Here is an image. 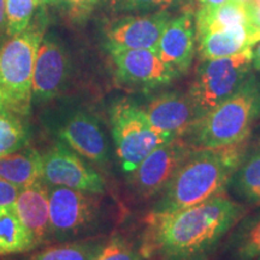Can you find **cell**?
Masks as SVG:
<instances>
[{
  "label": "cell",
  "instance_id": "obj_21",
  "mask_svg": "<svg viewBox=\"0 0 260 260\" xmlns=\"http://www.w3.org/2000/svg\"><path fill=\"white\" fill-rule=\"evenodd\" d=\"M233 190L248 204H260V149L246 154L230 182Z\"/></svg>",
  "mask_w": 260,
  "mask_h": 260
},
{
  "label": "cell",
  "instance_id": "obj_16",
  "mask_svg": "<svg viewBox=\"0 0 260 260\" xmlns=\"http://www.w3.org/2000/svg\"><path fill=\"white\" fill-rule=\"evenodd\" d=\"M14 207L19 219L34 240L35 247L50 237V186L40 180L23 188Z\"/></svg>",
  "mask_w": 260,
  "mask_h": 260
},
{
  "label": "cell",
  "instance_id": "obj_31",
  "mask_svg": "<svg viewBox=\"0 0 260 260\" xmlns=\"http://www.w3.org/2000/svg\"><path fill=\"white\" fill-rule=\"evenodd\" d=\"M195 2L198 5L197 9H212L225 4L229 0H195Z\"/></svg>",
  "mask_w": 260,
  "mask_h": 260
},
{
  "label": "cell",
  "instance_id": "obj_2",
  "mask_svg": "<svg viewBox=\"0 0 260 260\" xmlns=\"http://www.w3.org/2000/svg\"><path fill=\"white\" fill-rule=\"evenodd\" d=\"M246 154V141L223 147L194 148L159 195L151 212H175L224 194Z\"/></svg>",
  "mask_w": 260,
  "mask_h": 260
},
{
  "label": "cell",
  "instance_id": "obj_1",
  "mask_svg": "<svg viewBox=\"0 0 260 260\" xmlns=\"http://www.w3.org/2000/svg\"><path fill=\"white\" fill-rule=\"evenodd\" d=\"M245 213L225 193L175 212H151L140 252L152 260H210Z\"/></svg>",
  "mask_w": 260,
  "mask_h": 260
},
{
  "label": "cell",
  "instance_id": "obj_34",
  "mask_svg": "<svg viewBox=\"0 0 260 260\" xmlns=\"http://www.w3.org/2000/svg\"><path fill=\"white\" fill-rule=\"evenodd\" d=\"M41 5H51V4H57V3H60L61 0H40Z\"/></svg>",
  "mask_w": 260,
  "mask_h": 260
},
{
  "label": "cell",
  "instance_id": "obj_4",
  "mask_svg": "<svg viewBox=\"0 0 260 260\" xmlns=\"http://www.w3.org/2000/svg\"><path fill=\"white\" fill-rule=\"evenodd\" d=\"M44 37L45 25L37 22L0 47V89L5 109L17 116L30 110L35 60Z\"/></svg>",
  "mask_w": 260,
  "mask_h": 260
},
{
  "label": "cell",
  "instance_id": "obj_30",
  "mask_svg": "<svg viewBox=\"0 0 260 260\" xmlns=\"http://www.w3.org/2000/svg\"><path fill=\"white\" fill-rule=\"evenodd\" d=\"M247 9H248L251 24L260 30V0H252L247 4Z\"/></svg>",
  "mask_w": 260,
  "mask_h": 260
},
{
  "label": "cell",
  "instance_id": "obj_27",
  "mask_svg": "<svg viewBox=\"0 0 260 260\" xmlns=\"http://www.w3.org/2000/svg\"><path fill=\"white\" fill-rule=\"evenodd\" d=\"M140 249H136L134 246L121 236H113L100 251L94 260H142Z\"/></svg>",
  "mask_w": 260,
  "mask_h": 260
},
{
  "label": "cell",
  "instance_id": "obj_22",
  "mask_svg": "<svg viewBox=\"0 0 260 260\" xmlns=\"http://www.w3.org/2000/svg\"><path fill=\"white\" fill-rule=\"evenodd\" d=\"M228 247L236 260H255L260 256V216L240 220L234 230Z\"/></svg>",
  "mask_w": 260,
  "mask_h": 260
},
{
  "label": "cell",
  "instance_id": "obj_7",
  "mask_svg": "<svg viewBox=\"0 0 260 260\" xmlns=\"http://www.w3.org/2000/svg\"><path fill=\"white\" fill-rule=\"evenodd\" d=\"M46 125L68 147L93 164L105 168L111 158L103 124L93 113L79 107H60L48 113Z\"/></svg>",
  "mask_w": 260,
  "mask_h": 260
},
{
  "label": "cell",
  "instance_id": "obj_12",
  "mask_svg": "<svg viewBox=\"0 0 260 260\" xmlns=\"http://www.w3.org/2000/svg\"><path fill=\"white\" fill-rule=\"evenodd\" d=\"M115 65L116 75L122 83L140 88H157L169 84L180 76L152 50H107Z\"/></svg>",
  "mask_w": 260,
  "mask_h": 260
},
{
  "label": "cell",
  "instance_id": "obj_26",
  "mask_svg": "<svg viewBox=\"0 0 260 260\" xmlns=\"http://www.w3.org/2000/svg\"><path fill=\"white\" fill-rule=\"evenodd\" d=\"M40 6V0H5L8 37H15L24 31L31 24L35 11Z\"/></svg>",
  "mask_w": 260,
  "mask_h": 260
},
{
  "label": "cell",
  "instance_id": "obj_3",
  "mask_svg": "<svg viewBox=\"0 0 260 260\" xmlns=\"http://www.w3.org/2000/svg\"><path fill=\"white\" fill-rule=\"evenodd\" d=\"M259 118L260 81L252 74L235 94L205 113L182 138L193 148L241 144Z\"/></svg>",
  "mask_w": 260,
  "mask_h": 260
},
{
  "label": "cell",
  "instance_id": "obj_14",
  "mask_svg": "<svg viewBox=\"0 0 260 260\" xmlns=\"http://www.w3.org/2000/svg\"><path fill=\"white\" fill-rule=\"evenodd\" d=\"M142 109L153 128L172 139L182 138L201 117L188 92L177 90L152 98Z\"/></svg>",
  "mask_w": 260,
  "mask_h": 260
},
{
  "label": "cell",
  "instance_id": "obj_32",
  "mask_svg": "<svg viewBox=\"0 0 260 260\" xmlns=\"http://www.w3.org/2000/svg\"><path fill=\"white\" fill-rule=\"evenodd\" d=\"M3 37H8V30H6L5 0H0V39Z\"/></svg>",
  "mask_w": 260,
  "mask_h": 260
},
{
  "label": "cell",
  "instance_id": "obj_19",
  "mask_svg": "<svg viewBox=\"0 0 260 260\" xmlns=\"http://www.w3.org/2000/svg\"><path fill=\"white\" fill-rule=\"evenodd\" d=\"M197 35L217 29L233 28L237 25H252L247 4L229 2L212 9H197L194 11Z\"/></svg>",
  "mask_w": 260,
  "mask_h": 260
},
{
  "label": "cell",
  "instance_id": "obj_11",
  "mask_svg": "<svg viewBox=\"0 0 260 260\" xmlns=\"http://www.w3.org/2000/svg\"><path fill=\"white\" fill-rule=\"evenodd\" d=\"M71 60L64 45L53 35H45L35 60L32 76L34 104H46L67 88Z\"/></svg>",
  "mask_w": 260,
  "mask_h": 260
},
{
  "label": "cell",
  "instance_id": "obj_38",
  "mask_svg": "<svg viewBox=\"0 0 260 260\" xmlns=\"http://www.w3.org/2000/svg\"><path fill=\"white\" fill-rule=\"evenodd\" d=\"M256 260H260V256H259V258H258V259H256Z\"/></svg>",
  "mask_w": 260,
  "mask_h": 260
},
{
  "label": "cell",
  "instance_id": "obj_23",
  "mask_svg": "<svg viewBox=\"0 0 260 260\" xmlns=\"http://www.w3.org/2000/svg\"><path fill=\"white\" fill-rule=\"evenodd\" d=\"M106 9L115 16L146 15L161 11L194 9L193 0H106Z\"/></svg>",
  "mask_w": 260,
  "mask_h": 260
},
{
  "label": "cell",
  "instance_id": "obj_37",
  "mask_svg": "<svg viewBox=\"0 0 260 260\" xmlns=\"http://www.w3.org/2000/svg\"><path fill=\"white\" fill-rule=\"evenodd\" d=\"M255 148L256 149H260V136L258 138V140H256V144H255Z\"/></svg>",
  "mask_w": 260,
  "mask_h": 260
},
{
  "label": "cell",
  "instance_id": "obj_28",
  "mask_svg": "<svg viewBox=\"0 0 260 260\" xmlns=\"http://www.w3.org/2000/svg\"><path fill=\"white\" fill-rule=\"evenodd\" d=\"M102 0H61L67 14L75 23H82L89 17Z\"/></svg>",
  "mask_w": 260,
  "mask_h": 260
},
{
  "label": "cell",
  "instance_id": "obj_6",
  "mask_svg": "<svg viewBox=\"0 0 260 260\" xmlns=\"http://www.w3.org/2000/svg\"><path fill=\"white\" fill-rule=\"evenodd\" d=\"M252 56L253 48L233 57L200 61L188 94L201 117L241 88L252 75Z\"/></svg>",
  "mask_w": 260,
  "mask_h": 260
},
{
  "label": "cell",
  "instance_id": "obj_9",
  "mask_svg": "<svg viewBox=\"0 0 260 260\" xmlns=\"http://www.w3.org/2000/svg\"><path fill=\"white\" fill-rule=\"evenodd\" d=\"M193 149L183 138L161 144L130 172L129 184L142 199L159 197Z\"/></svg>",
  "mask_w": 260,
  "mask_h": 260
},
{
  "label": "cell",
  "instance_id": "obj_25",
  "mask_svg": "<svg viewBox=\"0 0 260 260\" xmlns=\"http://www.w3.org/2000/svg\"><path fill=\"white\" fill-rule=\"evenodd\" d=\"M29 129L17 115L0 111V157L27 146Z\"/></svg>",
  "mask_w": 260,
  "mask_h": 260
},
{
  "label": "cell",
  "instance_id": "obj_33",
  "mask_svg": "<svg viewBox=\"0 0 260 260\" xmlns=\"http://www.w3.org/2000/svg\"><path fill=\"white\" fill-rule=\"evenodd\" d=\"M252 67L253 70L260 71V41L253 47V56H252Z\"/></svg>",
  "mask_w": 260,
  "mask_h": 260
},
{
  "label": "cell",
  "instance_id": "obj_29",
  "mask_svg": "<svg viewBox=\"0 0 260 260\" xmlns=\"http://www.w3.org/2000/svg\"><path fill=\"white\" fill-rule=\"evenodd\" d=\"M22 188L0 177V205H14Z\"/></svg>",
  "mask_w": 260,
  "mask_h": 260
},
{
  "label": "cell",
  "instance_id": "obj_35",
  "mask_svg": "<svg viewBox=\"0 0 260 260\" xmlns=\"http://www.w3.org/2000/svg\"><path fill=\"white\" fill-rule=\"evenodd\" d=\"M4 109H5L4 96H3V92H2V89H0V111H3Z\"/></svg>",
  "mask_w": 260,
  "mask_h": 260
},
{
  "label": "cell",
  "instance_id": "obj_8",
  "mask_svg": "<svg viewBox=\"0 0 260 260\" xmlns=\"http://www.w3.org/2000/svg\"><path fill=\"white\" fill-rule=\"evenodd\" d=\"M99 195L102 194L50 186V236L69 242L92 232L102 214Z\"/></svg>",
  "mask_w": 260,
  "mask_h": 260
},
{
  "label": "cell",
  "instance_id": "obj_24",
  "mask_svg": "<svg viewBox=\"0 0 260 260\" xmlns=\"http://www.w3.org/2000/svg\"><path fill=\"white\" fill-rule=\"evenodd\" d=\"M105 243L106 240L104 239L69 241L47 247L28 260H94Z\"/></svg>",
  "mask_w": 260,
  "mask_h": 260
},
{
  "label": "cell",
  "instance_id": "obj_17",
  "mask_svg": "<svg viewBox=\"0 0 260 260\" xmlns=\"http://www.w3.org/2000/svg\"><path fill=\"white\" fill-rule=\"evenodd\" d=\"M260 41V30L253 25H237L197 35L201 60L233 57L251 50Z\"/></svg>",
  "mask_w": 260,
  "mask_h": 260
},
{
  "label": "cell",
  "instance_id": "obj_36",
  "mask_svg": "<svg viewBox=\"0 0 260 260\" xmlns=\"http://www.w3.org/2000/svg\"><path fill=\"white\" fill-rule=\"evenodd\" d=\"M232 2L239 3V4H248V3H251L252 0H232Z\"/></svg>",
  "mask_w": 260,
  "mask_h": 260
},
{
  "label": "cell",
  "instance_id": "obj_15",
  "mask_svg": "<svg viewBox=\"0 0 260 260\" xmlns=\"http://www.w3.org/2000/svg\"><path fill=\"white\" fill-rule=\"evenodd\" d=\"M197 45L194 9L172 16L159 40L157 53L160 59L178 74L190 69Z\"/></svg>",
  "mask_w": 260,
  "mask_h": 260
},
{
  "label": "cell",
  "instance_id": "obj_13",
  "mask_svg": "<svg viewBox=\"0 0 260 260\" xmlns=\"http://www.w3.org/2000/svg\"><path fill=\"white\" fill-rule=\"evenodd\" d=\"M172 16L174 15L170 11L119 16L107 25L105 30L106 48L157 52L162 31Z\"/></svg>",
  "mask_w": 260,
  "mask_h": 260
},
{
  "label": "cell",
  "instance_id": "obj_10",
  "mask_svg": "<svg viewBox=\"0 0 260 260\" xmlns=\"http://www.w3.org/2000/svg\"><path fill=\"white\" fill-rule=\"evenodd\" d=\"M44 181L53 187H68L73 189L104 194L105 181L102 175L86 159L58 141L42 154Z\"/></svg>",
  "mask_w": 260,
  "mask_h": 260
},
{
  "label": "cell",
  "instance_id": "obj_20",
  "mask_svg": "<svg viewBox=\"0 0 260 260\" xmlns=\"http://www.w3.org/2000/svg\"><path fill=\"white\" fill-rule=\"evenodd\" d=\"M34 248V240L22 224L14 205H0V255L23 253Z\"/></svg>",
  "mask_w": 260,
  "mask_h": 260
},
{
  "label": "cell",
  "instance_id": "obj_18",
  "mask_svg": "<svg viewBox=\"0 0 260 260\" xmlns=\"http://www.w3.org/2000/svg\"><path fill=\"white\" fill-rule=\"evenodd\" d=\"M0 177L23 188L44 180L42 154L35 148L25 147L0 157Z\"/></svg>",
  "mask_w": 260,
  "mask_h": 260
},
{
  "label": "cell",
  "instance_id": "obj_5",
  "mask_svg": "<svg viewBox=\"0 0 260 260\" xmlns=\"http://www.w3.org/2000/svg\"><path fill=\"white\" fill-rule=\"evenodd\" d=\"M110 123L117 158L128 175L158 146L174 140L153 128L142 106L130 100L113 104Z\"/></svg>",
  "mask_w": 260,
  "mask_h": 260
}]
</instances>
